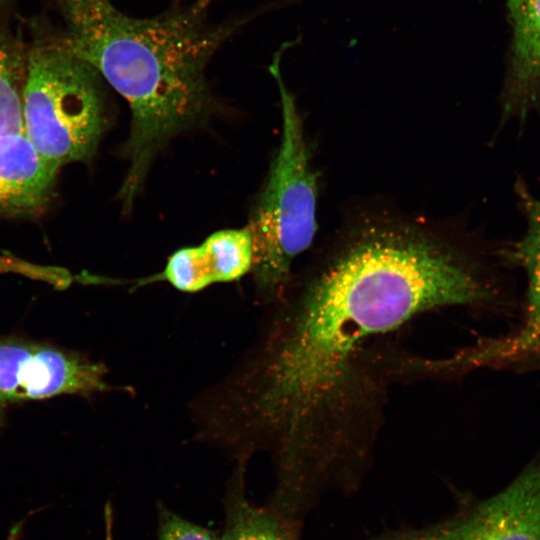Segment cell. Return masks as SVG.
<instances>
[{
    "instance_id": "6da1fadb",
    "label": "cell",
    "mask_w": 540,
    "mask_h": 540,
    "mask_svg": "<svg viewBox=\"0 0 540 540\" xmlns=\"http://www.w3.org/2000/svg\"><path fill=\"white\" fill-rule=\"evenodd\" d=\"M449 304L447 283L412 242L383 232L327 242L268 304L232 368L191 400L194 438L236 462L265 453L277 491L295 500L351 488L394 383L388 336Z\"/></svg>"
},
{
    "instance_id": "7a4b0ae2",
    "label": "cell",
    "mask_w": 540,
    "mask_h": 540,
    "mask_svg": "<svg viewBox=\"0 0 540 540\" xmlns=\"http://www.w3.org/2000/svg\"><path fill=\"white\" fill-rule=\"evenodd\" d=\"M278 0L219 21L216 0H193L150 17L124 13L112 0H53L69 47L128 103L124 144L129 167L119 195L130 209L160 150L214 107L208 67L219 50Z\"/></svg>"
},
{
    "instance_id": "3957f363",
    "label": "cell",
    "mask_w": 540,
    "mask_h": 540,
    "mask_svg": "<svg viewBox=\"0 0 540 540\" xmlns=\"http://www.w3.org/2000/svg\"><path fill=\"white\" fill-rule=\"evenodd\" d=\"M288 46L284 43L280 47L268 68L280 94L282 131L246 226L253 248L251 272L265 304L287 288L294 261L311 246L318 228L319 176L295 95L287 88L280 67Z\"/></svg>"
},
{
    "instance_id": "277c9868",
    "label": "cell",
    "mask_w": 540,
    "mask_h": 540,
    "mask_svg": "<svg viewBox=\"0 0 540 540\" xmlns=\"http://www.w3.org/2000/svg\"><path fill=\"white\" fill-rule=\"evenodd\" d=\"M107 86L59 31H39L28 41L24 133L58 167L90 159L107 124Z\"/></svg>"
},
{
    "instance_id": "5b68a950",
    "label": "cell",
    "mask_w": 540,
    "mask_h": 540,
    "mask_svg": "<svg viewBox=\"0 0 540 540\" xmlns=\"http://www.w3.org/2000/svg\"><path fill=\"white\" fill-rule=\"evenodd\" d=\"M376 540H540V460L496 494L463 505L445 520Z\"/></svg>"
},
{
    "instance_id": "8992f818",
    "label": "cell",
    "mask_w": 540,
    "mask_h": 540,
    "mask_svg": "<svg viewBox=\"0 0 540 540\" xmlns=\"http://www.w3.org/2000/svg\"><path fill=\"white\" fill-rule=\"evenodd\" d=\"M252 263L248 228L225 229L197 246L178 249L160 273L137 280L135 286L166 281L179 291L193 293L215 283L239 280L251 271Z\"/></svg>"
},
{
    "instance_id": "52a82bcc",
    "label": "cell",
    "mask_w": 540,
    "mask_h": 540,
    "mask_svg": "<svg viewBox=\"0 0 540 540\" xmlns=\"http://www.w3.org/2000/svg\"><path fill=\"white\" fill-rule=\"evenodd\" d=\"M506 5L512 37L502 112L523 121L540 106V0H506Z\"/></svg>"
},
{
    "instance_id": "ba28073f",
    "label": "cell",
    "mask_w": 540,
    "mask_h": 540,
    "mask_svg": "<svg viewBox=\"0 0 540 540\" xmlns=\"http://www.w3.org/2000/svg\"><path fill=\"white\" fill-rule=\"evenodd\" d=\"M60 167L24 131L0 136V216L29 215L48 202Z\"/></svg>"
},
{
    "instance_id": "9c48e42d",
    "label": "cell",
    "mask_w": 540,
    "mask_h": 540,
    "mask_svg": "<svg viewBox=\"0 0 540 540\" xmlns=\"http://www.w3.org/2000/svg\"><path fill=\"white\" fill-rule=\"evenodd\" d=\"M12 8L8 0H0V136L23 131L21 96L28 41Z\"/></svg>"
},
{
    "instance_id": "30bf717a",
    "label": "cell",
    "mask_w": 540,
    "mask_h": 540,
    "mask_svg": "<svg viewBox=\"0 0 540 540\" xmlns=\"http://www.w3.org/2000/svg\"><path fill=\"white\" fill-rule=\"evenodd\" d=\"M228 520L222 540H295L279 515L252 506L242 493L246 463H236Z\"/></svg>"
},
{
    "instance_id": "8fae6325",
    "label": "cell",
    "mask_w": 540,
    "mask_h": 540,
    "mask_svg": "<svg viewBox=\"0 0 540 540\" xmlns=\"http://www.w3.org/2000/svg\"><path fill=\"white\" fill-rule=\"evenodd\" d=\"M518 194L527 227L520 241L509 250L507 257L520 265L528 278L525 326L540 325V198L534 197L523 183H517Z\"/></svg>"
},
{
    "instance_id": "7c38bea8",
    "label": "cell",
    "mask_w": 540,
    "mask_h": 540,
    "mask_svg": "<svg viewBox=\"0 0 540 540\" xmlns=\"http://www.w3.org/2000/svg\"><path fill=\"white\" fill-rule=\"evenodd\" d=\"M455 359L463 372L523 360H540V325L524 326L510 336L480 340L456 352Z\"/></svg>"
},
{
    "instance_id": "4fadbf2b",
    "label": "cell",
    "mask_w": 540,
    "mask_h": 540,
    "mask_svg": "<svg viewBox=\"0 0 540 540\" xmlns=\"http://www.w3.org/2000/svg\"><path fill=\"white\" fill-rule=\"evenodd\" d=\"M32 385V369L22 343L17 338H0V423L9 403L29 399Z\"/></svg>"
},
{
    "instance_id": "5bb4252c",
    "label": "cell",
    "mask_w": 540,
    "mask_h": 540,
    "mask_svg": "<svg viewBox=\"0 0 540 540\" xmlns=\"http://www.w3.org/2000/svg\"><path fill=\"white\" fill-rule=\"evenodd\" d=\"M160 540H218L209 531L173 514H166L161 523Z\"/></svg>"
},
{
    "instance_id": "9a60e30c",
    "label": "cell",
    "mask_w": 540,
    "mask_h": 540,
    "mask_svg": "<svg viewBox=\"0 0 540 540\" xmlns=\"http://www.w3.org/2000/svg\"><path fill=\"white\" fill-rule=\"evenodd\" d=\"M112 524V511L110 505H107L105 508L106 540H113Z\"/></svg>"
},
{
    "instance_id": "2e32d148",
    "label": "cell",
    "mask_w": 540,
    "mask_h": 540,
    "mask_svg": "<svg viewBox=\"0 0 540 540\" xmlns=\"http://www.w3.org/2000/svg\"><path fill=\"white\" fill-rule=\"evenodd\" d=\"M22 530H23V521H19L18 523H15L11 527L6 540H20L21 535H22Z\"/></svg>"
}]
</instances>
